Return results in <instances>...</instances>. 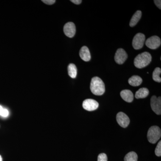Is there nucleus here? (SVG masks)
Listing matches in <instances>:
<instances>
[{"mask_svg":"<svg viewBox=\"0 0 161 161\" xmlns=\"http://www.w3.org/2000/svg\"><path fill=\"white\" fill-rule=\"evenodd\" d=\"M161 43L160 38L157 36H153L148 38L146 42V45L147 47L151 49H156L160 46Z\"/></svg>","mask_w":161,"mask_h":161,"instance_id":"423d86ee","label":"nucleus"},{"mask_svg":"<svg viewBox=\"0 0 161 161\" xmlns=\"http://www.w3.org/2000/svg\"><path fill=\"white\" fill-rule=\"evenodd\" d=\"M152 60V57L150 53L145 52L140 54L136 57L134 60V65L138 69H142L150 64Z\"/></svg>","mask_w":161,"mask_h":161,"instance_id":"f03ea898","label":"nucleus"},{"mask_svg":"<svg viewBox=\"0 0 161 161\" xmlns=\"http://www.w3.org/2000/svg\"><path fill=\"white\" fill-rule=\"evenodd\" d=\"M150 104L151 108L156 114L160 115L161 114V98H158L153 95L151 98Z\"/></svg>","mask_w":161,"mask_h":161,"instance_id":"39448f33","label":"nucleus"},{"mask_svg":"<svg viewBox=\"0 0 161 161\" xmlns=\"http://www.w3.org/2000/svg\"><path fill=\"white\" fill-rule=\"evenodd\" d=\"M161 73V69L160 68L157 67L155 69L153 73V79L154 81L158 82H161V78L160 77Z\"/></svg>","mask_w":161,"mask_h":161,"instance_id":"a211bd4d","label":"nucleus"},{"mask_svg":"<svg viewBox=\"0 0 161 161\" xmlns=\"http://www.w3.org/2000/svg\"><path fill=\"white\" fill-rule=\"evenodd\" d=\"M98 103L93 99H86L84 101L82 107L85 110L88 111H93L98 108Z\"/></svg>","mask_w":161,"mask_h":161,"instance_id":"6e6552de","label":"nucleus"},{"mask_svg":"<svg viewBox=\"0 0 161 161\" xmlns=\"http://www.w3.org/2000/svg\"><path fill=\"white\" fill-rule=\"evenodd\" d=\"M43 3L48 5H51L53 4L56 2L55 0H43L42 1Z\"/></svg>","mask_w":161,"mask_h":161,"instance_id":"4be33fe9","label":"nucleus"},{"mask_svg":"<svg viewBox=\"0 0 161 161\" xmlns=\"http://www.w3.org/2000/svg\"><path fill=\"white\" fill-rule=\"evenodd\" d=\"M142 82V79L140 77L136 75L132 76L129 79V83L133 86H137L140 85Z\"/></svg>","mask_w":161,"mask_h":161,"instance_id":"4468645a","label":"nucleus"},{"mask_svg":"<svg viewBox=\"0 0 161 161\" xmlns=\"http://www.w3.org/2000/svg\"><path fill=\"white\" fill-rule=\"evenodd\" d=\"M161 136V129L157 126L150 127L147 133V138L150 143L155 144L160 138Z\"/></svg>","mask_w":161,"mask_h":161,"instance_id":"7ed1b4c3","label":"nucleus"},{"mask_svg":"<svg viewBox=\"0 0 161 161\" xmlns=\"http://www.w3.org/2000/svg\"><path fill=\"white\" fill-rule=\"evenodd\" d=\"M91 92L94 95H102L105 91L104 83L101 78L98 77L92 78L90 86Z\"/></svg>","mask_w":161,"mask_h":161,"instance_id":"f257e3e1","label":"nucleus"},{"mask_svg":"<svg viewBox=\"0 0 161 161\" xmlns=\"http://www.w3.org/2000/svg\"><path fill=\"white\" fill-rule=\"evenodd\" d=\"M9 115V111L7 109L4 108L0 105V115L4 117H7Z\"/></svg>","mask_w":161,"mask_h":161,"instance_id":"6ab92c4d","label":"nucleus"},{"mask_svg":"<svg viewBox=\"0 0 161 161\" xmlns=\"http://www.w3.org/2000/svg\"><path fill=\"white\" fill-rule=\"evenodd\" d=\"M154 3H155L156 6H157L159 9H161V1L160 0H154Z\"/></svg>","mask_w":161,"mask_h":161,"instance_id":"5701e85b","label":"nucleus"},{"mask_svg":"<svg viewBox=\"0 0 161 161\" xmlns=\"http://www.w3.org/2000/svg\"><path fill=\"white\" fill-rule=\"evenodd\" d=\"M98 161H108V157L105 153H102L98 157Z\"/></svg>","mask_w":161,"mask_h":161,"instance_id":"412c9836","label":"nucleus"},{"mask_svg":"<svg viewBox=\"0 0 161 161\" xmlns=\"http://www.w3.org/2000/svg\"><path fill=\"white\" fill-rule=\"evenodd\" d=\"M116 120L119 125L123 128H125L129 125L130 123L129 117L122 112H119L116 115Z\"/></svg>","mask_w":161,"mask_h":161,"instance_id":"0eeeda50","label":"nucleus"},{"mask_svg":"<svg viewBox=\"0 0 161 161\" xmlns=\"http://www.w3.org/2000/svg\"><path fill=\"white\" fill-rule=\"evenodd\" d=\"M155 153L156 155L158 157H160L161 156V141H160L159 142L158 144L157 147H156L155 150Z\"/></svg>","mask_w":161,"mask_h":161,"instance_id":"aec40b11","label":"nucleus"},{"mask_svg":"<svg viewBox=\"0 0 161 161\" xmlns=\"http://www.w3.org/2000/svg\"><path fill=\"white\" fill-rule=\"evenodd\" d=\"M70 1L72 2V3L76 4V5H79V4H80L81 2H82V1H81V0H71V1Z\"/></svg>","mask_w":161,"mask_h":161,"instance_id":"b1692460","label":"nucleus"},{"mask_svg":"<svg viewBox=\"0 0 161 161\" xmlns=\"http://www.w3.org/2000/svg\"><path fill=\"white\" fill-rule=\"evenodd\" d=\"M145 36L142 33H137L134 36L132 40V46L136 50L141 49L145 43Z\"/></svg>","mask_w":161,"mask_h":161,"instance_id":"20e7f679","label":"nucleus"},{"mask_svg":"<svg viewBox=\"0 0 161 161\" xmlns=\"http://www.w3.org/2000/svg\"><path fill=\"white\" fill-rule=\"evenodd\" d=\"M0 161H3V158L1 155H0Z\"/></svg>","mask_w":161,"mask_h":161,"instance_id":"393cba45","label":"nucleus"},{"mask_svg":"<svg viewBox=\"0 0 161 161\" xmlns=\"http://www.w3.org/2000/svg\"><path fill=\"white\" fill-rule=\"evenodd\" d=\"M142 13L140 10H137V11L132 16V19L130 20V26L131 27H133L136 25L142 17Z\"/></svg>","mask_w":161,"mask_h":161,"instance_id":"ddd939ff","label":"nucleus"},{"mask_svg":"<svg viewBox=\"0 0 161 161\" xmlns=\"http://www.w3.org/2000/svg\"><path fill=\"white\" fill-rule=\"evenodd\" d=\"M80 58L85 61H90L91 59V53L89 48L86 46H83L79 52Z\"/></svg>","mask_w":161,"mask_h":161,"instance_id":"9b49d317","label":"nucleus"},{"mask_svg":"<svg viewBox=\"0 0 161 161\" xmlns=\"http://www.w3.org/2000/svg\"><path fill=\"white\" fill-rule=\"evenodd\" d=\"M120 96L125 101L128 103H131L133 100L134 95L131 91L129 90H124L120 92Z\"/></svg>","mask_w":161,"mask_h":161,"instance_id":"f8f14e48","label":"nucleus"},{"mask_svg":"<svg viewBox=\"0 0 161 161\" xmlns=\"http://www.w3.org/2000/svg\"><path fill=\"white\" fill-rule=\"evenodd\" d=\"M128 55L122 48H119L115 54V60L118 64H123L127 60Z\"/></svg>","mask_w":161,"mask_h":161,"instance_id":"1a4fd4ad","label":"nucleus"},{"mask_svg":"<svg viewBox=\"0 0 161 161\" xmlns=\"http://www.w3.org/2000/svg\"><path fill=\"white\" fill-rule=\"evenodd\" d=\"M149 94V90L147 88H142L138 90L135 94V98H146Z\"/></svg>","mask_w":161,"mask_h":161,"instance_id":"2eb2a0df","label":"nucleus"},{"mask_svg":"<svg viewBox=\"0 0 161 161\" xmlns=\"http://www.w3.org/2000/svg\"><path fill=\"white\" fill-rule=\"evenodd\" d=\"M138 159V156L137 154L135 152H130L127 153L125 158L124 161H137Z\"/></svg>","mask_w":161,"mask_h":161,"instance_id":"f3484780","label":"nucleus"},{"mask_svg":"<svg viewBox=\"0 0 161 161\" xmlns=\"http://www.w3.org/2000/svg\"><path fill=\"white\" fill-rule=\"evenodd\" d=\"M69 75L72 78H76L77 75V69L74 64H70L68 67Z\"/></svg>","mask_w":161,"mask_h":161,"instance_id":"dca6fc26","label":"nucleus"},{"mask_svg":"<svg viewBox=\"0 0 161 161\" xmlns=\"http://www.w3.org/2000/svg\"><path fill=\"white\" fill-rule=\"evenodd\" d=\"M64 32L67 36L72 38L76 33V26L72 22H69L66 23L64 26Z\"/></svg>","mask_w":161,"mask_h":161,"instance_id":"9d476101","label":"nucleus"}]
</instances>
